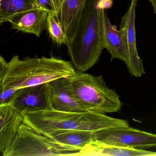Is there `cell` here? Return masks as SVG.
Listing matches in <instances>:
<instances>
[{
  "label": "cell",
  "instance_id": "cell-21",
  "mask_svg": "<svg viewBox=\"0 0 156 156\" xmlns=\"http://www.w3.org/2000/svg\"><path fill=\"white\" fill-rule=\"evenodd\" d=\"M8 63L4 57H0V81L3 79L4 75L7 71Z\"/></svg>",
  "mask_w": 156,
  "mask_h": 156
},
{
  "label": "cell",
  "instance_id": "cell-13",
  "mask_svg": "<svg viewBox=\"0 0 156 156\" xmlns=\"http://www.w3.org/2000/svg\"><path fill=\"white\" fill-rule=\"evenodd\" d=\"M48 12L41 9L26 12L10 21L12 29L40 37L45 28Z\"/></svg>",
  "mask_w": 156,
  "mask_h": 156
},
{
  "label": "cell",
  "instance_id": "cell-9",
  "mask_svg": "<svg viewBox=\"0 0 156 156\" xmlns=\"http://www.w3.org/2000/svg\"><path fill=\"white\" fill-rule=\"evenodd\" d=\"M137 0H131L126 12L121 18L120 28L125 30L127 42L128 60L126 65L132 76L139 77L145 73L143 62L139 56L136 44L135 17Z\"/></svg>",
  "mask_w": 156,
  "mask_h": 156
},
{
  "label": "cell",
  "instance_id": "cell-12",
  "mask_svg": "<svg viewBox=\"0 0 156 156\" xmlns=\"http://www.w3.org/2000/svg\"><path fill=\"white\" fill-rule=\"evenodd\" d=\"M83 156H156V152L92 140L82 149L77 155Z\"/></svg>",
  "mask_w": 156,
  "mask_h": 156
},
{
  "label": "cell",
  "instance_id": "cell-1",
  "mask_svg": "<svg viewBox=\"0 0 156 156\" xmlns=\"http://www.w3.org/2000/svg\"><path fill=\"white\" fill-rule=\"evenodd\" d=\"M99 2L87 0L75 34L66 46L72 63L80 72L85 73L96 64L105 49Z\"/></svg>",
  "mask_w": 156,
  "mask_h": 156
},
{
  "label": "cell",
  "instance_id": "cell-3",
  "mask_svg": "<svg viewBox=\"0 0 156 156\" xmlns=\"http://www.w3.org/2000/svg\"><path fill=\"white\" fill-rule=\"evenodd\" d=\"M23 115L24 123L45 135L58 129L94 132L110 128L129 126L128 122L125 119L90 111L67 112L49 109L28 112Z\"/></svg>",
  "mask_w": 156,
  "mask_h": 156
},
{
  "label": "cell",
  "instance_id": "cell-20",
  "mask_svg": "<svg viewBox=\"0 0 156 156\" xmlns=\"http://www.w3.org/2000/svg\"><path fill=\"white\" fill-rule=\"evenodd\" d=\"M55 12V20L58 18L62 8L65 0H51Z\"/></svg>",
  "mask_w": 156,
  "mask_h": 156
},
{
  "label": "cell",
  "instance_id": "cell-17",
  "mask_svg": "<svg viewBox=\"0 0 156 156\" xmlns=\"http://www.w3.org/2000/svg\"><path fill=\"white\" fill-rule=\"evenodd\" d=\"M45 29L54 42L59 45L65 44L67 46L69 44L70 40L67 34L55 18L51 14H48L46 19Z\"/></svg>",
  "mask_w": 156,
  "mask_h": 156
},
{
  "label": "cell",
  "instance_id": "cell-18",
  "mask_svg": "<svg viewBox=\"0 0 156 156\" xmlns=\"http://www.w3.org/2000/svg\"><path fill=\"white\" fill-rule=\"evenodd\" d=\"M20 88L15 87L0 88V105L8 104L11 101L13 96Z\"/></svg>",
  "mask_w": 156,
  "mask_h": 156
},
{
  "label": "cell",
  "instance_id": "cell-2",
  "mask_svg": "<svg viewBox=\"0 0 156 156\" xmlns=\"http://www.w3.org/2000/svg\"><path fill=\"white\" fill-rule=\"evenodd\" d=\"M76 71L72 62L53 56H35L21 60L18 55H14L8 62L4 77L0 81V88L38 85L71 76Z\"/></svg>",
  "mask_w": 156,
  "mask_h": 156
},
{
  "label": "cell",
  "instance_id": "cell-6",
  "mask_svg": "<svg viewBox=\"0 0 156 156\" xmlns=\"http://www.w3.org/2000/svg\"><path fill=\"white\" fill-rule=\"evenodd\" d=\"M93 140L126 147H156V134L128 127H118L93 132Z\"/></svg>",
  "mask_w": 156,
  "mask_h": 156
},
{
  "label": "cell",
  "instance_id": "cell-23",
  "mask_svg": "<svg viewBox=\"0 0 156 156\" xmlns=\"http://www.w3.org/2000/svg\"><path fill=\"white\" fill-rule=\"evenodd\" d=\"M153 8L154 13L156 14V0H148Z\"/></svg>",
  "mask_w": 156,
  "mask_h": 156
},
{
  "label": "cell",
  "instance_id": "cell-4",
  "mask_svg": "<svg viewBox=\"0 0 156 156\" xmlns=\"http://www.w3.org/2000/svg\"><path fill=\"white\" fill-rule=\"evenodd\" d=\"M69 77L76 97L87 110L106 114L121 109L119 96L108 87L102 76H94L76 70Z\"/></svg>",
  "mask_w": 156,
  "mask_h": 156
},
{
  "label": "cell",
  "instance_id": "cell-19",
  "mask_svg": "<svg viewBox=\"0 0 156 156\" xmlns=\"http://www.w3.org/2000/svg\"><path fill=\"white\" fill-rule=\"evenodd\" d=\"M41 9L47 11L55 18V12L51 0H38Z\"/></svg>",
  "mask_w": 156,
  "mask_h": 156
},
{
  "label": "cell",
  "instance_id": "cell-14",
  "mask_svg": "<svg viewBox=\"0 0 156 156\" xmlns=\"http://www.w3.org/2000/svg\"><path fill=\"white\" fill-rule=\"evenodd\" d=\"M87 0H65L56 20L66 33L70 41L75 34Z\"/></svg>",
  "mask_w": 156,
  "mask_h": 156
},
{
  "label": "cell",
  "instance_id": "cell-22",
  "mask_svg": "<svg viewBox=\"0 0 156 156\" xmlns=\"http://www.w3.org/2000/svg\"><path fill=\"white\" fill-rule=\"evenodd\" d=\"M99 5L103 9H109L112 5V0H99Z\"/></svg>",
  "mask_w": 156,
  "mask_h": 156
},
{
  "label": "cell",
  "instance_id": "cell-15",
  "mask_svg": "<svg viewBox=\"0 0 156 156\" xmlns=\"http://www.w3.org/2000/svg\"><path fill=\"white\" fill-rule=\"evenodd\" d=\"M93 132L81 129H58L46 136L60 144L81 150L93 140Z\"/></svg>",
  "mask_w": 156,
  "mask_h": 156
},
{
  "label": "cell",
  "instance_id": "cell-10",
  "mask_svg": "<svg viewBox=\"0 0 156 156\" xmlns=\"http://www.w3.org/2000/svg\"><path fill=\"white\" fill-rule=\"evenodd\" d=\"M102 27L105 48L111 55V60L119 59L126 64L128 60L127 42L123 28L118 30L110 23L105 9H102Z\"/></svg>",
  "mask_w": 156,
  "mask_h": 156
},
{
  "label": "cell",
  "instance_id": "cell-7",
  "mask_svg": "<svg viewBox=\"0 0 156 156\" xmlns=\"http://www.w3.org/2000/svg\"><path fill=\"white\" fill-rule=\"evenodd\" d=\"M10 103L23 115L28 112L52 109L48 83L20 88Z\"/></svg>",
  "mask_w": 156,
  "mask_h": 156
},
{
  "label": "cell",
  "instance_id": "cell-8",
  "mask_svg": "<svg viewBox=\"0 0 156 156\" xmlns=\"http://www.w3.org/2000/svg\"><path fill=\"white\" fill-rule=\"evenodd\" d=\"M48 85L52 109L67 112L89 111L76 97L69 76L55 79Z\"/></svg>",
  "mask_w": 156,
  "mask_h": 156
},
{
  "label": "cell",
  "instance_id": "cell-5",
  "mask_svg": "<svg viewBox=\"0 0 156 156\" xmlns=\"http://www.w3.org/2000/svg\"><path fill=\"white\" fill-rule=\"evenodd\" d=\"M80 149L58 143L24 122L3 156H77Z\"/></svg>",
  "mask_w": 156,
  "mask_h": 156
},
{
  "label": "cell",
  "instance_id": "cell-11",
  "mask_svg": "<svg viewBox=\"0 0 156 156\" xmlns=\"http://www.w3.org/2000/svg\"><path fill=\"white\" fill-rule=\"evenodd\" d=\"M24 116L10 103L0 105V151L3 153L15 139Z\"/></svg>",
  "mask_w": 156,
  "mask_h": 156
},
{
  "label": "cell",
  "instance_id": "cell-16",
  "mask_svg": "<svg viewBox=\"0 0 156 156\" xmlns=\"http://www.w3.org/2000/svg\"><path fill=\"white\" fill-rule=\"evenodd\" d=\"M36 9H41L38 0H0V24Z\"/></svg>",
  "mask_w": 156,
  "mask_h": 156
}]
</instances>
